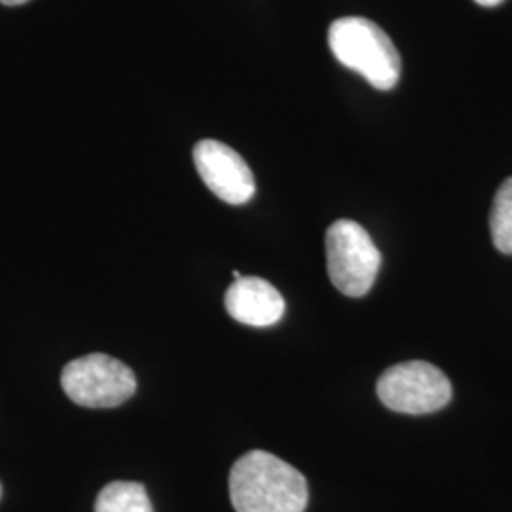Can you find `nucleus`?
<instances>
[{
	"label": "nucleus",
	"instance_id": "obj_9",
	"mask_svg": "<svg viewBox=\"0 0 512 512\" xmlns=\"http://www.w3.org/2000/svg\"><path fill=\"white\" fill-rule=\"evenodd\" d=\"M490 232L495 249L503 255H512V177L495 192L490 213Z\"/></svg>",
	"mask_w": 512,
	"mask_h": 512
},
{
	"label": "nucleus",
	"instance_id": "obj_3",
	"mask_svg": "<svg viewBox=\"0 0 512 512\" xmlns=\"http://www.w3.org/2000/svg\"><path fill=\"white\" fill-rule=\"evenodd\" d=\"M332 285L346 296H365L380 270L382 256L365 228L353 220H336L325 238Z\"/></svg>",
	"mask_w": 512,
	"mask_h": 512
},
{
	"label": "nucleus",
	"instance_id": "obj_1",
	"mask_svg": "<svg viewBox=\"0 0 512 512\" xmlns=\"http://www.w3.org/2000/svg\"><path fill=\"white\" fill-rule=\"evenodd\" d=\"M308 482L274 454L253 450L234 463L230 499L236 512H304Z\"/></svg>",
	"mask_w": 512,
	"mask_h": 512
},
{
	"label": "nucleus",
	"instance_id": "obj_2",
	"mask_svg": "<svg viewBox=\"0 0 512 512\" xmlns=\"http://www.w3.org/2000/svg\"><path fill=\"white\" fill-rule=\"evenodd\" d=\"M330 52L351 71L365 76L376 90H393L403 61L384 29L366 18H340L329 27Z\"/></svg>",
	"mask_w": 512,
	"mask_h": 512
},
{
	"label": "nucleus",
	"instance_id": "obj_8",
	"mask_svg": "<svg viewBox=\"0 0 512 512\" xmlns=\"http://www.w3.org/2000/svg\"><path fill=\"white\" fill-rule=\"evenodd\" d=\"M95 512H154L147 490L137 482H110L95 501Z\"/></svg>",
	"mask_w": 512,
	"mask_h": 512
},
{
	"label": "nucleus",
	"instance_id": "obj_5",
	"mask_svg": "<svg viewBox=\"0 0 512 512\" xmlns=\"http://www.w3.org/2000/svg\"><path fill=\"white\" fill-rule=\"evenodd\" d=\"M378 397L399 414H431L452 399V384L446 374L425 361H408L387 368L378 380Z\"/></svg>",
	"mask_w": 512,
	"mask_h": 512
},
{
	"label": "nucleus",
	"instance_id": "obj_10",
	"mask_svg": "<svg viewBox=\"0 0 512 512\" xmlns=\"http://www.w3.org/2000/svg\"><path fill=\"white\" fill-rule=\"evenodd\" d=\"M478 2L480 6H488V8H492V6H497V4H501L503 0H475Z\"/></svg>",
	"mask_w": 512,
	"mask_h": 512
},
{
	"label": "nucleus",
	"instance_id": "obj_11",
	"mask_svg": "<svg viewBox=\"0 0 512 512\" xmlns=\"http://www.w3.org/2000/svg\"><path fill=\"white\" fill-rule=\"evenodd\" d=\"M2 4H6V6H19V4H25V2H29V0H0Z\"/></svg>",
	"mask_w": 512,
	"mask_h": 512
},
{
	"label": "nucleus",
	"instance_id": "obj_4",
	"mask_svg": "<svg viewBox=\"0 0 512 512\" xmlns=\"http://www.w3.org/2000/svg\"><path fill=\"white\" fill-rule=\"evenodd\" d=\"M61 385L73 403L86 408H114L133 397L137 380L122 361L105 353H92L63 368Z\"/></svg>",
	"mask_w": 512,
	"mask_h": 512
},
{
	"label": "nucleus",
	"instance_id": "obj_6",
	"mask_svg": "<svg viewBox=\"0 0 512 512\" xmlns=\"http://www.w3.org/2000/svg\"><path fill=\"white\" fill-rule=\"evenodd\" d=\"M194 164L205 186L222 202L243 205L255 196L253 171L234 148L203 139L194 147Z\"/></svg>",
	"mask_w": 512,
	"mask_h": 512
},
{
	"label": "nucleus",
	"instance_id": "obj_7",
	"mask_svg": "<svg viewBox=\"0 0 512 512\" xmlns=\"http://www.w3.org/2000/svg\"><path fill=\"white\" fill-rule=\"evenodd\" d=\"M232 319L251 327H272L285 313V300L272 283L260 277L236 279L224 296Z\"/></svg>",
	"mask_w": 512,
	"mask_h": 512
}]
</instances>
